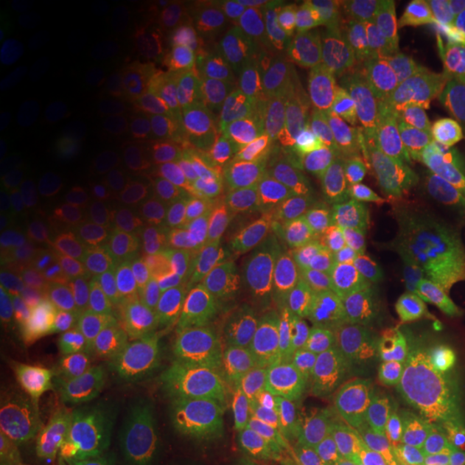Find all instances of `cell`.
I'll return each instance as SVG.
<instances>
[{
  "label": "cell",
  "instance_id": "1",
  "mask_svg": "<svg viewBox=\"0 0 465 465\" xmlns=\"http://www.w3.org/2000/svg\"><path fill=\"white\" fill-rule=\"evenodd\" d=\"M394 173L383 155H351L336 151L304 173L311 250L332 254L371 229L373 212Z\"/></svg>",
  "mask_w": 465,
  "mask_h": 465
},
{
  "label": "cell",
  "instance_id": "2",
  "mask_svg": "<svg viewBox=\"0 0 465 465\" xmlns=\"http://www.w3.org/2000/svg\"><path fill=\"white\" fill-rule=\"evenodd\" d=\"M375 58L341 67L332 86L336 124L349 143L371 151V155H380L381 151L405 153L416 130L410 119V83L392 63Z\"/></svg>",
  "mask_w": 465,
  "mask_h": 465
},
{
  "label": "cell",
  "instance_id": "3",
  "mask_svg": "<svg viewBox=\"0 0 465 465\" xmlns=\"http://www.w3.org/2000/svg\"><path fill=\"white\" fill-rule=\"evenodd\" d=\"M371 226L405 248L441 298L455 304V276L441 231V182L399 174L377 201Z\"/></svg>",
  "mask_w": 465,
  "mask_h": 465
},
{
  "label": "cell",
  "instance_id": "4",
  "mask_svg": "<svg viewBox=\"0 0 465 465\" xmlns=\"http://www.w3.org/2000/svg\"><path fill=\"white\" fill-rule=\"evenodd\" d=\"M306 375L308 405L330 431L351 433L380 416L373 377L362 360L347 353L317 356L308 362Z\"/></svg>",
  "mask_w": 465,
  "mask_h": 465
},
{
  "label": "cell",
  "instance_id": "5",
  "mask_svg": "<svg viewBox=\"0 0 465 465\" xmlns=\"http://www.w3.org/2000/svg\"><path fill=\"white\" fill-rule=\"evenodd\" d=\"M388 54L407 83L422 86L465 58V9L455 3H427L397 33Z\"/></svg>",
  "mask_w": 465,
  "mask_h": 465
},
{
  "label": "cell",
  "instance_id": "6",
  "mask_svg": "<svg viewBox=\"0 0 465 465\" xmlns=\"http://www.w3.org/2000/svg\"><path fill=\"white\" fill-rule=\"evenodd\" d=\"M369 369L381 410L392 414L444 405L461 377L449 360L431 351H377Z\"/></svg>",
  "mask_w": 465,
  "mask_h": 465
},
{
  "label": "cell",
  "instance_id": "7",
  "mask_svg": "<svg viewBox=\"0 0 465 465\" xmlns=\"http://www.w3.org/2000/svg\"><path fill=\"white\" fill-rule=\"evenodd\" d=\"M332 265L339 278L356 281L364 287H410L438 293L416 259L373 226L336 250Z\"/></svg>",
  "mask_w": 465,
  "mask_h": 465
},
{
  "label": "cell",
  "instance_id": "8",
  "mask_svg": "<svg viewBox=\"0 0 465 465\" xmlns=\"http://www.w3.org/2000/svg\"><path fill=\"white\" fill-rule=\"evenodd\" d=\"M302 405L298 383L282 375H261L232 399L226 427L242 438H265L281 424L295 420Z\"/></svg>",
  "mask_w": 465,
  "mask_h": 465
},
{
  "label": "cell",
  "instance_id": "9",
  "mask_svg": "<svg viewBox=\"0 0 465 465\" xmlns=\"http://www.w3.org/2000/svg\"><path fill=\"white\" fill-rule=\"evenodd\" d=\"M403 155L422 182L465 179V116H427L411 134Z\"/></svg>",
  "mask_w": 465,
  "mask_h": 465
},
{
  "label": "cell",
  "instance_id": "10",
  "mask_svg": "<svg viewBox=\"0 0 465 465\" xmlns=\"http://www.w3.org/2000/svg\"><path fill=\"white\" fill-rule=\"evenodd\" d=\"M61 136V116L39 95H17L5 106L0 121V155L9 164L42 158Z\"/></svg>",
  "mask_w": 465,
  "mask_h": 465
},
{
  "label": "cell",
  "instance_id": "11",
  "mask_svg": "<svg viewBox=\"0 0 465 465\" xmlns=\"http://www.w3.org/2000/svg\"><path fill=\"white\" fill-rule=\"evenodd\" d=\"M323 330L328 341L345 351L380 345V315L373 291L341 278L323 298Z\"/></svg>",
  "mask_w": 465,
  "mask_h": 465
},
{
  "label": "cell",
  "instance_id": "12",
  "mask_svg": "<svg viewBox=\"0 0 465 465\" xmlns=\"http://www.w3.org/2000/svg\"><path fill=\"white\" fill-rule=\"evenodd\" d=\"M100 257L89 248H69L48 265L42 306L52 319L78 317L100 289Z\"/></svg>",
  "mask_w": 465,
  "mask_h": 465
},
{
  "label": "cell",
  "instance_id": "13",
  "mask_svg": "<svg viewBox=\"0 0 465 465\" xmlns=\"http://www.w3.org/2000/svg\"><path fill=\"white\" fill-rule=\"evenodd\" d=\"M386 441L411 446L440 465H465V441L441 405L394 414L386 427Z\"/></svg>",
  "mask_w": 465,
  "mask_h": 465
},
{
  "label": "cell",
  "instance_id": "14",
  "mask_svg": "<svg viewBox=\"0 0 465 465\" xmlns=\"http://www.w3.org/2000/svg\"><path fill=\"white\" fill-rule=\"evenodd\" d=\"M298 106L281 97L250 102L231 116L224 138L235 151H265L289 143L300 132Z\"/></svg>",
  "mask_w": 465,
  "mask_h": 465
},
{
  "label": "cell",
  "instance_id": "15",
  "mask_svg": "<svg viewBox=\"0 0 465 465\" xmlns=\"http://www.w3.org/2000/svg\"><path fill=\"white\" fill-rule=\"evenodd\" d=\"M138 380L158 399H179L194 391L203 375V353L190 351L171 341L147 342L136 362Z\"/></svg>",
  "mask_w": 465,
  "mask_h": 465
},
{
  "label": "cell",
  "instance_id": "16",
  "mask_svg": "<svg viewBox=\"0 0 465 465\" xmlns=\"http://www.w3.org/2000/svg\"><path fill=\"white\" fill-rule=\"evenodd\" d=\"M257 322L276 339H308L323 328V302L312 287L270 291L259 302Z\"/></svg>",
  "mask_w": 465,
  "mask_h": 465
},
{
  "label": "cell",
  "instance_id": "17",
  "mask_svg": "<svg viewBox=\"0 0 465 465\" xmlns=\"http://www.w3.org/2000/svg\"><path fill=\"white\" fill-rule=\"evenodd\" d=\"M322 276V267L311 252L300 248H254L243 261V281L254 291L311 287Z\"/></svg>",
  "mask_w": 465,
  "mask_h": 465
},
{
  "label": "cell",
  "instance_id": "18",
  "mask_svg": "<svg viewBox=\"0 0 465 465\" xmlns=\"http://www.w3.org/2000/svg\"><path fill=\"white\" fill-rule=\"evenodd\" d=\"M177 287L171 263L153 250H138L116 265L113 281H110V293L116 306L141 308L151 304L153 300L164 298Z\"/></svg>",
  "mask_w": 465,
  "mask_h": 465
},
{
  "label": "cell",
  "instance_id": "19",
  "mask_svg": "<svg viewBox=\"0 0 465 465\" xmlns=\"http://www.w3.org/2000/svg\"><path fill=\"white\" fill-rule=\"evenodd\" d=\"M325 56V26L315 14H295L278 37V69L291 84L308 83Z\"/></svg>",
  "mask_w": 465,
  "mask_h": 465
},
{
  "label": "cell",
  "instance_id": "20",
  "mask_svg": "<svg viewBox=\"0 0 465 465\" xmlns=\"http://www.w3.org/2000/svg\"><path fill=\"white\" fill-rule=\"evenodd\" d=\"M261 226L272 240L287 243L289 248L311 250V223L306 207V179L304 173L282 179L267 196Z\"/></svg>",
  "mask_w": 465,
  "mask_h": 465
},
{
  "label": "cell",
  "instance_id": "21",
  "mask_svg": "<svg viewBox=\"0 0 465 465\" xmlns=\"http://www.w3.org/2000/svg\"><path fill=\"white\" fill-rule=\"evenodd\" d=\"M67 182V166H44L28 182L17 185L7 199L3 201V205H0V224L5 229H14V226L31 223L33 218H37L44 209H48L56 201V196L61 194Z\"/></svg>",
  "mask_w": 465,
  "mask_h": 465
},
{
  "label": "cell",
  "instance_id": "22",
  "mask_svg": "<svg viewBox=\"0 0 465 465\" xmlns=\"http://www.w3.org/2000/svg\"><path fill=\"white\" fill-rule=\"evenodd\" d=\"M155 339L171 341L190 351L203 353L218 339V315L203 302H183L164 312L155 328Z\"/></svg>",
  "mask_w": 465,
  "mask_h": 465
},
{
  "label": "cell",
  "instance_id": "23",
  "mask_svg": "<svg viewBox=\"0 0 465 465\" xmlns=\"http://www.w3.org/2000/svg\"><path fill=\"white\" fill-rule=\"evenodd\" d=\"M125 160V149L113 141L97 144L95 149L89 151L75 168L72 179L75 201L89 205V203L100 201L104 194H108L124 174Z\"/></svg>",
  "mask_w": 465,
  "mask_h": 465
},
{
  "label": "cell",
  "instance_id": "24",
  "mask_svg": "<svg viewBox=\"0 0 465 465\" xmlns=\"http://www.w3.org/2000/svg\"><path fill=\"white\" fill-rule=\"evenodd\" d=\"M263 174L252 168H231L220 174L212 188V205L229 218H250L263 212L267 201Z\"/></svg>",
  "mask_w": 465,
  "mask_h": 465
},
{
  "label": "cell",
  "instance_id": "25",
  "mask_svg": "<svg viewBox=\"0 0 465 465\" xmlns=\"http://www.w3.org/2000/svg\"><path fill=\"white\" fill-rule=\"evenodd\" d=\"M322 452V444L315 440L311 427L300 420H289L265 435L259 459L267 465H317Z\"/></svg>",
  "mask_w": 465,
  "mask_h": 465
},
{
  "label": "cell",
  "instance_id": "26",
  "mask_svg": "<svg viewBox=\"0 0 465 465\" xmlns=\"http://www.w3.org/2000/svg\"><path fill=\"white\" fill-rule=\"evenodd\" d=\"M44 54L48 65L56 72L83 74L100 63L104 42L97 33L86 31V28H72V31L50 37Z\"/></svg>",
  "mask_w": 465,
  "mask_h": 465
},
{
  "label": "cell",
  "instance_id": "27",
  "mask_svg": "<svg viewBox=\"0 0 465 465\" xmlns=\"http://www.w3.org/2000/svg\"><path fill=\"white\" fill-rule=\"evenodd\" d=\"M58 401L48 386H28L11 394L3 405V441H7L33 424L54 420Z\"/></svg>",
  "mask_w": 465,
  "mask_h": 465
},
{
  "label": "cell",
  "instance_id": "28",
  "mask_svg": "<svg viewBox=\"0 0 465 465\" xmlns=\"http://www.w3.org/2000/svg\"><path fill=\"white\" fill-rule=\"evenodd\" d=\"M125 83L116 75L91 80L72 100V121L80 127H93L106 121L125 102Z\"/></svg>",
  "mask_w": 465,
  "mask_h": 465
},
{
  "label": "cell",
  "instance_id": "29",
  "mask_svg": "<svg viewBox=\"0 0 465 465\" xmlns=\"http://www.w3.org/2000/svg\"><path fill=\"white\" fill-rule=\"evenodd\" d=\"M441 231L452 276L465 272V179L441 182Z\"/></svg>",
  "mask_w": 465,
  "mask_h": 465
},
{
  "label": "cell",
  "instance_id": "30",
  "mask_svg": "<svg viewBox=\"0 0 465 465\" xmlns=\"http://www.w3.org/2000/svg\"><path fill=\"white\" fill-rule=\"evenodd\" d=\"M420 108L424 110V116H465V58L444 67L422 84Z\"/></svg>",
  "mask_w": 465,
  "mask_h": 465
},
{
  "label": "cell",
  "instance_id": "31",
  "mask_svg": "<svg viewBox=\"0 0 465 465\" xmlns=\"http://www.w3.org/2000/svg\"><path fill=\"white\" fill-rule=\"evenodd\" d=\"M58 455V427L45 420L3 441L5 465H50Z\"/></svg>",
  "mask_w": 465,
  "mask_h": 465
},
{
  "label": "cell",
  "instance_id": "32",
  "mask_svg": "<svg viewBox=\"0 0 465 465\" xmlns=\"http://www.w3.org/2000/svg\"><path fill=\"white\" fill-rule=\"evenodd\" d=\"M93 465H160L153 441L132 429H116L102 441Z\"/></svg>",
  "mask_w": 465,
  "mask_h": 465
},
{
  "label": "cell",
  "instance_id": "33",
  "mask_svg": "<svg viewBox=\"0 0 465 465\" xmlns=\"http://www.w3.org/2000/svg\"><path fill=\"white\" fill-rule=\"evenodd\" d=\"M28 20L48 33L72 31L75 22L84 14V3L78 0H33L28 3Z\"/></svg>",
  "mask_w": 465,
  "mask_h": 465
},
{
  "label": "cell",
  "instance_id": "34",
  "mask_svg": "<svg viewBox=\"0 0 465 465\" xmlns=\"http://www.w3.org/2000/svg\"><path fill=\"white\" fill-rule=\"evenodd\" d=\"M274 25V14L265 3L250 0V3H240L229 11V26L235 35L243 39H259L265 33H270Z\"/></svg>",
  "mask_w": 465,
  "mask_h": 465
},
{
  "label": "cell",
  "instance_id": "35",
  "mask_svg": "<svg viewBox=\"0 0 465 465\" xmlns=\"http://www.w3.org/2000/svg\"><path fill=\"white\" fill-rule=\"evenodd\" d=\"M28 300H31L28 282L17 281V278L5 281L0 287V328H9L11 323H15L28 306Z\"/></svg>",
  "mask_w": 465,
  "mask_h": 465
},
{
  "label": "cell",
  "instance_id": "36",
  "mask_svg": "<svg viewBox=\"0 0 465 465\" xmlns=\"http://www.w3.org/2000/svg\"><path fill=\"white\" fill-rule=\"evenodd\" d=\"M377 461L380 465H440L433 459L422 455L420 450L407 444H399V441H383L381 446H377Z\"/></svg>",
  "mask_w": 465,
  "mask_h": 465
},
{
  "label": "cell",
  "instance_id": "37",
  "mask_svg": "<svg viewBox=\"0 0 465 465\" xmlns=\"http://www.w3.org/2000/svg\"><path fill=\"white\" fill-rule=\"evenodd\" d=\"M17 380V360L15 353L11 349L3 347L0 351V392H3V399L7 401V394H11Z\"/></svg>",
  "mask_w": 465,
  "mask_h": 465
},
{
  "label": "cell",
  "instance_id": "38",
  "mask_svg": "<svg viewBox=\"0 0 465 465\" xmlns=\"http://www.w3.org/2000/svg\"><path fill=\"white\" fill-rule=\"evenodd\" d=\"M317 465H380V461L347 450H323Z\"/></svg>",
  "mask_w": 465,
  "mask_h": 465
},
{
  "label": "cell",
  "instance_id": "39",
  "mask_svg": "<svg viewBox=\"0 0 465 465\" xmlns=\"http://www.w3.org/2000/svg\"><path fill=\"white\" fill-rule=\"evenodd\" d=\"M441 407H444V411L449 414L452 424H455L457 431L461 433V438L465 441V391L463 388L457 386L455 392H452V397Z\"/></svg>",
  "mask_w": 465,
  "mask_h": 465
},
{
  "label": "cell",
  "instance_id": "40",
  "mask_svg": "<svg viewBox=\"0 0 465 465\" xmlns=\"http://www.w3.org/2000/svg\"><path fill=\"white\" fill-rule=\"evenodd\" d=\"M455 311L465 339V272L455 276Z\"/></svg>",
  "mask_w": 465,
  "mask_h": 465
},
{
  "label": "cell",
  "instance_id": "41",
  "mask_svg": "<svg viewBox=\"0 0 465 465\" xmlns=\"http://www.w3.org/2000/svg\"><path fill=\"white\" fill-rule=\"evenodd\" d=\"M50 465H91V463L83 450L65 449V450H58V455Z\"/></svg>",
  "mask_w": 465,
  "mask_h": 465
},
{
  "label": "cell",
  "instance_id": "42",
  "mask_svg": "<svg viewBox=\"0 0 465 465\" xmlns=\"http://www.w3.org/2000/svg\"><path fill=\"white\" fill-rule=\"evenodd\" d=\"M226 465H267L259 457H231L226 459Z\"/></svg>",
  "mask_w": 465,
  "mask_h": 465
}]
</instances>
